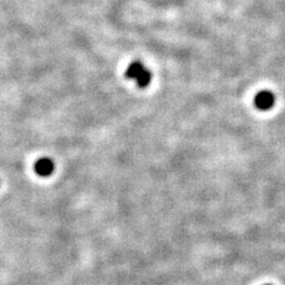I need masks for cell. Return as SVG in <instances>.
Instances as JSON below:
<instances>
[{"mask_svg":"<svg viewBox=\"0 0 285 285\" xmlns=\"http://www.w3.org/2000/svg\"><path fill=\"white\" fill-rule=\"evenodd\" d=\"M253 103H254V106L259 110H269L275 106L276 97L272 92L261 91L255 94Z\"/></svg>","mask_w":285,"mask_h":285,"instance_id":"cell-2","label":"cell"},{"mask_svg":"<svg viewBox=\"0 0 285 285\" xmlns=\"http://www.w3.org/2000/svg\"><path fill=\"white\" fill-rule=\"evenodd\" d=\"M126 77L135 80L141 88H146L152 80L150 71L141 62L131 63L126 71Z\"/></svg>","mask_w":285,"mask_h":285,"instance_id":"cell-1","label":"cell"},{"mask_svg":"<svg viewBox=\"0 0 285 285\" xmlns=\"http://www.w3.org/2000/svg\"><path fill=\"white\" fill-rule=\"evenodd\" d=\"M265 285H272V284H265Z\"/></svg>","mask_w":285,"mask_h":285,"instance_id":"cell-4","label":"cell"},{"mask_svg":"<svg viewBox=\"0 0 285 285\" xmlns=\"http://www.w3.org/2000/svg\"><path fill=\"white\" fill-rule=\"evenodd\" d=\"M54 162H52L50 158H46V157L45 158L38 159V161L36 162V164H35V171H36L37 175L42 177L50 176L51 174L54 173Z\"/></svg>","mask_w":285,"mask_h":285,"instance_id":"cell-3","label":"cell"}]
</instances>
